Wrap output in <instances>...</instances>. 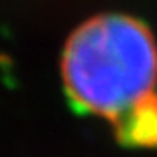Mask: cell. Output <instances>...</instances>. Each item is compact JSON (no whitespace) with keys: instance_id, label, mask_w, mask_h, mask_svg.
I'll return each instance as SVG.
<instances>
[{"instance_id":"1","label":"cell","mask_w":157,"mask_h":157,"mask_svg":"<svg viewBox=\"0 0 157 157\" xmlns=\"http://www.w3.org/2000/svg\"><path fill=\"white\" fill-rule=\"evenodd\" d=\"M62 71L80 106L101 115H122L150 95L157 77L155 44L128 17H101L70 39Z\"/></svg>"},{"instance_id":"2","label":"cell","mask_w":157,"mask_h":157,"mask_svg":"<svg viewBox=\"0 0 157 157\" xmlns=\"http://www.w3.org/2000/svg\"><path fill=\"white\" fill-rule=\"evenodd\" d=\"M121 117V133L128 143L157 146V99L148 95Z\"/></svg>"}]
</instances>
